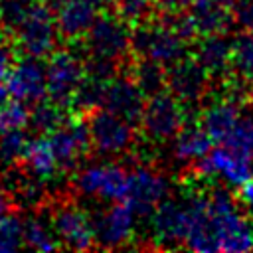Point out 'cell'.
<instances>
[{
    "mask_svg": "<svg viewBox=\"0 0 253 253\" xmlns=\"http://www.w3.org/2000/svg\"><path fill=\"white\" fill-rule=\"evenodd\" d=\"M219 144H225L237 154L253 160V117L241 115L239 121L233 125V128L227 132V136Z\"/></svg>",
    "mask_w": 253,
    "mask_h": 253,
    "instance_id": "31",
    "label": "cell"
},
{
    "mask_svg": "<svg viewBox=\"0 0 253 253\" xmlns=\"http://www.w3.org/2000/svg\"><path fill=\"white\" fill-rule=\"evenodd\" d=\"M172 140H174L172 156L176 162H180L184 166H194L213 146V140L210 138V134L202 126H194V125H190V126L184 125Z\"/></svg>",
    "mask_w": 253,
    "mask_h": 253,
    "instance_id": "23",
    "label": "cell"
},
{
    "mask_svg": "<svg viewBox=\"0 0 253 253\" xmlns=\"http://www.w3.org/2000/svg\"><path fill=\"white\" fill-rule=\"evenodd\" d=\"M130 79L148 97V95H154L166 87V69H164V65L156 63L148 57H140V61H136L132 65Z\"/></svg>",
    "mask_w": 253,
    "mask_h": 253,
    "instance_id": "27",
    "label": "cell"
},
{
    "mask_svg": "<svg viewBox=\"0 0 253 253\" xmlns=\"http://www.w3.org/2000/svg\"><path fill=\"white\" fill-rule=\"evenodd\" d=\"M241 115V105L235 99H217L202 111V128L213 142H221Z\"/></svg>",
    "mask_w": 253,
    "mask_h": 253,
    "instance_id": "22",
    "label": "cell"
},
{
    "mask_svg": "<svg viewBox=\"0 0 253 253\" xmlns=\"http://www.w3.org/2000/svg\"><path fill=\"white\" fill-rule=\"evenodd\" d=\"M40 2H42V4H45L49 10H57L65 0H40Z\"/></svg>",
    "mask_w": 253,
    "mask_h": 253,
    "instance_id": "43",
    "label": "cell"
},
{
    "mask_svg": "<svg viewBox=\"0 0 253 253\" xmlns=\"http://www.w3.org/2000/svg\"><path fill=\"white\" fill-rule=\"evenodd\" d=\"M89 2H93L97 8H101V6H105V4H109L111 0H89Z\"/></svg>",
    "mask_w": 253,
    "mask_h": 253,
    "instance_id": "45",
    "label": "cell"
},
{
    "mask_svg": "<svg viewBox=\"0 0 253 253\" xmlns=\"http://www.w3.org/2000/svg\"><path fill=\"white\" fill-rule=\"evenodd\" d=\"M30 121V109L26 103L18 99H8L4 105H0V132L24 128Z\"/></svg>",
    "mask_w": 253,
    "mask_h": 253,
    "instance_id": "34",
    "label": "cell"
},
{
    "mask_svg": "<svg viewBox=\"0 0 253 253\" xmlns=\"http://www.w3.org/2000/svg\"><path fill=\"white\" fill-rule=\"evenodd\" d=\"M105 83L103 79H97L89 73L83 75L81 83L77 85L71 103L79 109V111H95L101 107L103 101V91H105Z\"/></svg>",
    "mask_w": 253,
    "mask_h": 253,
    "instance_id": "30",
    "label": "cell"
},
{
    "mask_svg": "<svg viewBox=\"0 0 253 253\" xmlns=\"http://www.w3.org/2000/svg\"><path fill=\"white\" fill-rule=\"evenodd\" d=\"M194 59L206 69L210 79H221L229 75L231 40L225 34H206L196 43Z\"/></svg>",
    "mask_w": 253,
    "mask_h": 253,
    "instance_id": "19",
    "label": "cell"
},
{
    "mask_svg": "<svg viewBox=\"0 0 253 253\" xmlns=\"http://www.w3.org/2000/svg\"><path fill=\"white\" fill-rule=\"evenodd\" d=\"M0 2H2V0H0Z\"/></svg>",
    "mask_w": 253,
    "mask_h": 253,
    "instance_id": "47",
    "label": "cell"
},
{
    "mask_svg": "<svg viewBox=\"0 0 253 253\" xmlns=\"http://www.w3.org/2000/svg\"><path fill=\"white\" fill-rule=\"evenodd\" d=\"M164 12L172 14V12H182V10H188V6L194 2V0H154Z\"/></svg>",
    "mask_w": 253,
    "mask_h": 253,
    "instance_id": "40",
    "label": "cell"
},
{
    "mask_svg": "<svg viewBox=\"0 0 253 253\" xmlns=\"http://www.w3.org/2000/svg\"><path fill=\"white\" fill-rule=\"evenodd\" d=\"M51 12L53 10L36 0L28 10L26 18L14 30L16 43L26 55L42 59L55 49L59 34L55 28V16Z\"/></svg>",
    "mask_w": 253,
    "mask_h": 253,
    "instance_id": "4",
    "label": "cell"
},
{
    "mask_svg": "<svg viewBox=\"0 0 253 253\" xmlns=\"http://www.w3.org/2000/svg\"><path fill=\"white\" fill-rule=\"evenodd\" d=\"M24 225V245L34 251H55L59 247L51 223L42 213L22 217Z\"/></svg>",
    "mask_w": 253,
    "mask_h": 253,
    "instance_id": "26",
    "label": "cell"
},
{
    "mask_svg": "<svg viewBox=\"0 0 253 253\" xmlns=\"http://www.w3.org/2000/svg\"><path fill=\"white\" fill-rule=\"evenodd\" d=\"M24 166L30 172V176L47 182L55 176V172L59 170L57 160L53 156V150L47 142V136H38V138H30L28 146L24 150Z\"/></svg>",
    "mask_w": 253,
    "mask_h": 253,
    "instance_id": "24",
    "label": "cell"
},
{
    "mask_svg": "<svg viewBox=\"0 0 253 253\" xmlns=\"http://www.w3.org/2000/svg\"><path fill=\"white\" fill-rule=\"evenodd\" d=\"M168 192L170 182L162 172L152 166L138 164L126 172V190L123 202H126L136 215H150L152 210L164 198H168Z\"/></svg>",
    "mask_w": 253,
    "mask_h": 253,
    "instance_id": "9",
    "label": "cell"
},
{
    "mask_svg": "<svg viewBox=\"0 0 253 253\" xmlns=\"http://www.w3.org/2000/svg\"><path fill=\"white\" fill-rule=\"evenodd\" d=\"M95 245L117 249L126 245L136 229V213L126 202H111L109 208L95 211L91 217Z\"/></svg>",
    "mask_w": 253,
    "mask_h": 253,
    "instance_id": "10",
    "label": "cell"
},
{
    "mask_svg": "<svg viewBox=\"0 0 253 253\" xmlns=\"http://www.w3.org/2000/svg\"><path fill=\"white\" fill-rule=\"evenodd\" d=\"M36 0H2L0 2V26L4 32L14 34L20 22L26 18L28 10Z\"/></svg>",
    "mask_w": 253,
    "mask_h": 253,
    "instance_id": "35",
    "label": "cell"
},
{
    "mask_svg": "<svg viewBox=\"0 0 253 253\" xmlns=\"http://www.w3.org/2000/svg\"><path fill=\"white\" fill-rule=\"evenodd\" d=\"M65 123V113H63V107L49 101H40L34 105V111H30V121L28 125L40 132V134H49L51 130H55L59 125Z\"/></svg>",
    "mask_w": 253,
    "mask_h": 253,
    "instance_id": "29",
    "label": "cell"
},
{
    "mask_svg": "<svg viewBox=\"0 0 253 253\" xmlns=\"http://www.w3.org/2000/svg\"><path fill=\"white\" fill-rule=\"evenodd\" d=\"M182 245L188 247L190 251H198V253L217 251L206 196L188 198V231H186Z\"/></svg>",
    "mask_w": 253,
    "mask_h": 253,
    "instance_id": "18",
    "label": "cell"
},
{
    "mask_svg": "<svg viewBox=\"0 0 253 253\" xmlns=\"http://www.w3.org/2000/svg\"><path fill=\"white\" fill-rule=\"evenodd\" d=\"M146 95L140 91V87L130 77H117L113 75L105 83L101 109L115 113L123 117L125 121L136 125L140 121L142 109H144Z\"/></svg>",
    "mask_w": 253,
    "mask_h": 253,
    "instance_id": "16",
    "label": "cell"
},
{
    "mask_svg": "<svg viewBox=\"0 0 253 253\" xmlns=\"http://www.w3.org/2000/svg\"><path fill=\"white\" fill-rule=\"evenodd\" d=\"M45 69V91L49 101L65 107L71 105L73 93L85 75V63L71 49H53Z\"/></svg>",
    "mask_w": 253,
    "mask_h": 253,
    "instance_id": "7",
    "label": "cell"
},
{
    "mask_svg": "<svg viewBox=\"0 0 253 253\" xmlns=\"http://www.w3.org/2000/svg\"><path fill=\"white\" fill-rule=\"evenodd\" d=\"M49 223L59 247L71 251H87L95 247L91 215L77 204L65 202L55 206V210L49 215Z\"/></svg>",
    "mask_w": 253,
    "mask_h": 253,
    "instance_id": "11",
    "label": "cell"
},
{
    "mask_svg": "<svg viewBox=\"0 0 253 253\" xmlns=\"http://www.w3.org/2000/svg\"><path fill=\"white\" fill-rule=\"evenodd\" d=\"M204 178H217L225 186L237 188L253 176V160L237 154L225 144L211 146L210 152L192 166Z\"/></svg>",
    "mask_w": 253,
    "mask_h": 253,
    "instance_id": "12",
    "label": "cell"
},
{
    "mask_svg": "<svg viewBox=\"0 0 253 253\" xmlns=\"http://www.w3.org/2000/svg\"><path fill=\"white\" fill-rule=\"evenodd\" d=\"M210 87V75L194 57H182L166 69V89L186 107L204 99Z\"/></svg>",
    "mask_w": 253,
    "mask_h": 253,
    "instance_id": "13",
    "label": "cell"
},
{
    "mask_svg": "<svg viewBox=\"0 0 253 253\" xmlns=\"http://www.w3.org/2000/svg\"><path fill=\"white\" fill-rule=\"evenodd\" d=\"M130 49L140 57H148L164 67L182 59L188 49V42L176 34L166 22H138L130 32Z\"/></svg>",
    "mask_w": 253,
    "mask_h": 253,
    "instance_id": "2",
    "label": "cell"
},
{
    "mask_svg": "<svg viewBox=\"0 0 253 253\" xmlns=\"http://www.w3.org/2000/svg\"><path fill=\"white\" fill-rule=\"evenodd\" d=\"M83 38L91 57L117 63L130 49V32L121 16H113V14L97 16Z\"/></svg>",
    "mask_w": 253,
    "mask_h": 253,
    "instance_id": "6",
    "label": "cell"
},
{
    "mask_svg": "<svg viewBox=\"0 0 253 253\" xmlns=\"http://www.w3.org/2000/svg\"><path fill=\"white\" fill-rule=\"evenodd\" d=\"M152 239L162 247L184 243L188 231V200L164 198L150 213Z\"/></svg>",
    "mask_w": 253,
    "mask_h": 253,
    "instance_id": "15",
    "label": "cell"
},
{
    "mask_svg": "<svg viewBox=\"0 0 253 253\" xmlns=\"http://www.w3.org/2000/svg\"><path fill=\"white\" fill-rule=\"evenodd\" d=\"M206 198L217 251H253V223L247 219L245 213H241L235 196L225 188H217Z\"/></svg>",
    "mask_w": 253,
    "mask_h": 253,
    "instance_id": "1",
    "label": "cell"
},
{
    "mask_svg": "<svg viewBox=\"0 0 253 253\" xmlns=\"http://www.w3.org/2000/svg\"><path fill=\"white\" fill-rule=\"evenodd\" d=\"M8 99H10V93H8V89H6V83L0 81V105H4Z\"/></svg>",
    "mask_w": 253,
    "mask_h": 253,
    "instance_id": "42",
    "label": "cell"
},
{
    "mask_svg": "<svg viewBox=\"0 0 253 253\" xmlns=\"http://www.w3.org/2000/svg\"><path fill=\"white\" fill-rule=\"evenodd\" d=\"M229 73L241 85H253V32H239L231 38Z\"/></svg>",
    "mask_w": 253,
    "mask_h": 253,
    "instance_id": "25",
    "label": "cell"
},
{
    "mask_svg": "<svg viewBox=\"0 0 253 253\" xmlns=\"http://www.w3.org/2000/svg\"><path fill=\"white\" fill-rule=\"evenodd\" d=\"M235 200L241 204V208L249 215H253V176L247 178L241 186H237V198Z\"/></svg>",
    "mask_w": 253,
    "mask_h": 253,
    "instance_id": "38",
    "label": "cell"
},
{
    "mask_svg": "<svg viewBox=\"0 0 253 253\" xmlns=\"http://www.w3.org/2000/svg\"><path fill=\"white\" fill-rule=\"evenodd\" d=\"M47 142L53 150L57 166L63 170H73L91 146L87 125L81 121L59 125L55 130L47 134Z\"/></svg>",
    "mask_w": 253,
    "mask_h": 253,
    "instance_id": "17",
    "label": "cell"
},
{
    "mask_svg": "<svg viewBox=\"0 0 253 253\" xmlns=\"http://www.w3.org/2000/svg\"><path fill=\"white\" fill-rule=\"evenodd\" d=\"M138 123L148 140L168 142L186 125V111L170 91L162 89L154 95H148Z\"/></svg>",
    "mask_w": 253,
    "mask_h": 253,
    "instance_id": "3",
    "label": "cell"
},
{
    "mask_svg": "<svg viewBox=\"0 0 253 253\" xmlns=\"http://www.w3.org/2000/svg\"><path fill=\"white\" fill-rule=\"evenodd\" d=\"M28 140H30V136L26 134L24 128L0 132V162L16 164L18 160H22Z\"/></svg>",
    "mask_w": 253,
    "mask_h": 253,
    "instance_id": "33",
    "label": "cell"
},
{
    "mask_svg": "<svg viewBox=\"0 0 253 253\" xmlns=\"http://www.w3.org/2000/svg\"><path fill=\"white\" fill-rule=\"evenodd\" d=\"M10 211V196L0 188V217Z\"/></svg>",
    "mask_w": 253,
    "mask_h": 253,
    "instance_id": "41",
    "label": "cell"
},
{
    "mask_svg": "<svg viewBox=\"0 0 253 253\" xmlns=\"http://www.w3.org/2000/svg\"><path fill=\"white\" fill-rule=\"evenodd\" d=\"M126 168L117 162H93L75 174V190L85 198L101 202H123L126 190Z\"/></svg>",
    "mask_w": 253,
    "mask_h": 253,
    "instance_id": "5",
    "label": "cell"
},
{
    "mask_svg": "<svg viewBox=\"0 0 253 253\" xmlns=\"http://www.w3.org/2000/svg\"><path fill=\"white\" fill-rule=\"evenodd\" d=\"M213 2H217V4H221L225 8H229V10H233V6H235L237 0H213Z\"/></svg>",
    "mask_w": 253,
    "mask_h": 253,
    "instance_id": "44",
    "label": "cell"
},
{
    "mask_svg": "<svg viewBox=\"0 0 253 253\" xmlns=\"http://www.w3.org/2000/svg\"><path fill=\"white\" fill-rule=\"evenodd\" d=\"M251 109H253V95H251Z\"/></svg>",
    "mask_w": 253,
    "mask_h": 253,
    "instance_id": "46",
    "label": "cell"
},
{
    "mask_svg": "<svg viewBox=\"0 0 253 253\" xmlns=\"http://www.w3.org/2000/svg\"><path fill=\"white\" fill-rule=\"evenodd\" d=\"M87 132L91 146L103 156L125 154L134 140L132 123L105 109H95L87 121Z\"/></svg>",
    "mask_w": 253,
    "mask_h": 253,
    "instance_id": "8",
    "label": "cell"
},
{
    "mask_svg": "<svg viewBox=\"0 0 253 253\" xmlns=\"http://www.w3.org/2000/svg\"><path fill=\"white\" fill-rule=\"evenodd\" d=\"M188 14L196 26L198 36L227 34V30L233 26V10L213 0H194L188 6Z\"/></svg>",
    "mask_w": 253,
    "mask_h": 253,
    "instance_id": "21",
    "label": "cell"
},
{
    "mask_svg": "<svg viewBox=\"0 0 253 253\" xmlns=\"http://www.w3.org/2000/svg\"><path fill=\"white\" fill-rule=\"evenodd\" d=\"M111 2L115 4L117 16H121L126 24L144 22L154 8V0H111Z\"/></svg>",
    "mask_w": 253,
    "mask_h": 253,
    "instance_id": "36",
    "label": "cell"
},
{
    "mask_svg": "<svg viewBox=\"0 0 253 253\" xmlns=\"http://www.w3.org/2000/svg\"><path fill=\"white\" fill-rule=\"evenodd\" d=\"M97 10L99 8L89 0H65L55 10L57 34L63 36L65 40H81L99 16Z\"/></svg>",
    "mask_w": 253,
    "mask_h": 253,
    "instance_id": "20",
    "label": "cell"
},
{
    "mask_svg": "<svg viewBox=\"0 0 253 253\" xmlns=\"http://www.w3.org/2000/svg\"><path fill=\"white\" fill-rule=\"evenodd\" d=\"M24 225L22 217L16 213H6L0 217V253H12L24 249Z\"/></svg>",
    "mask_w": 253,
    "mask_h": 253,
    "instance_id": "32",
    "label": "cell"
},
{
    "mask_svg": "<svg viewBox=\"0 0 253 253\" xmlns=\"http://www.w3.org/2000/svg\"><path fill=\"white\" fill-rule=\"evenodd\" d=\"M233 22L245 30L253 32V0H237L233 6Z\"/></svg>",
    "mask_w": 253,
    "mask_h": 253,
    "instance_id": "37",
    "label": "cell"
},
{
    "mask_svg": "<svg viewBox=\"0 0 253 253\" xmlns=\"http://www.w3.org/2000/svg\"><path fill=\"white\" fill-rule=\"evenodd\" d=\"M10 99H18L26 105H36L47 97L45 91V69L38 57L26 55L18 63H12L4 77Z\"/></svg>",
    "mask_w": 253,
    "mask_h": 253,
    "instance_id": "14",
    "label": "cell"
},
{
    "mask_svg": "<svg viewBox=\"0 0 253 253\" xmlns=\"http://www.w3.org/2000/svg\"><path fill=\"white\" fill-rule=\"evenodd\" d=\"M12 67V49L10 45L0 38V81H4L6 73Z\"/></svg>",
    "mask_w": 253,
    "mask_h": 253,
    "instance_id": "39",
    "label": "cell"
},
{
    "mask_svg": "<svg viewBox=\"0 0 253 253\" xmlns=\"http://www.w3.org/2000/svg\"><path fill=\"white\" fill-rule=\"evenodd\" d=\"M8 190L12 192V196L16 198V202L22 204L24 208H36L45 198L43 182L38 180V178H34V176H26V174L10 176Z\"/></svg>",
    "mask_w": 253,
    "mask_h": 253,
    "instance_id": "28",
    "label": "cell"
}]
</instances>
